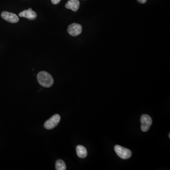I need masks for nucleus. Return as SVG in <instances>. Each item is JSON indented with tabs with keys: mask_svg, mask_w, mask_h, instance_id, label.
I'll use <instances>...</instances> for the list:
<instances>
[{
	"mask_svg": "<svg viewBox=\"0 0 170 170\" xmlns=\"http://www.w3.org/2000/svg\"><path fill=\"white\" fill-rule=\"evenodd\" d=\"M80 3L78 0H70L66 3L65 7L67 9H71L74 12H77L79 9Z\"/></svg>",
	"mask_w": 170,
	"mask_h": 170,
	"instance_id": "6e6552de",
	"label": "nucleus"
},
{
	"mask_svg": "<svg viewBox=\"0 0 170 170\" xmlns=\"http://www.w3.org/2000/svg\"><path fill=\"white\" fill-rule=\"evenodd\" d=\"M76 151L78 156L81 158H84L87 156V149L81 145H78L76 147Z\"/></svg>",
	"mask_w": 170,
	"mask_h": 170,
	"instance_id": "1a4fd4ad",
	"label": "nucleus"
},
{
	"mask_svg": "<svg viewBox=\"0 0 170 170\" xmlns=\"http://www.w3.org/2000/svg\"><path fill=\"white\" fill-rule=\"evenodd\" d=\"M169 138H170V133H169Z\"/></svg>",
	"mask_w": 170,
	"mask_h": 170,
	"instance_id": "ddd939ff",
	"label": "nucleus"
},
{
	"mask_svg": "<svg viewBox=\"0 0 170 170\" xmlns=\"http://www.w3.org/2000/svg\"><path fill=\"white\" fill-rule=\"evenodd\" d=\"M141 129L143 132H147L150 129L152 124V118L148 114H143L140 118Z\"/></svg>",
	"mask_w": 170,
	"mask_h": 170,
	"instance_id": "7ed1b4c3",
	"label": "nucleus"
},
{
	"mask_svg": "<svg viewBox=\"0 0 170 170\" xmlns=\"http://www.w3.org/2000/svg\"><path fill=\"white\" fill-rule=\"evenodd\" d=\"M38 80L42 86L45 88L51 87L54 82L51 75L46 72H41L38 74Z\"/></svg>",
	"mask_w": 170,
	"mask_h": 170,
	"instance_id": "f257e3e1",
	"label": "nucleus"
},
{
	"mask_svg": "<svg viewBox=\"0 0 170 170\" xmlns=\"http://www.w3.org/2000/svg\"><path fill=\"white\" fill-rule=\"evenodd\" d=\"M19 16L26 18L29 20H35L37 18V14L30 8L28 10H25L19 13Z\"/></svg>",
	"mask_w": 170,
	"mask_h": 170,
	"instance_id": "0eeeda50",
	"label": "nucleus"
},
{
	"mask_svg": "<svg viewBox=\"0 0 170 170\" xmlns=\"http://www.w3.org/2000/svg\"><path fill=\"white\" fill-rule=\"evenodd\" d=\"M61 120V117L59 114L53 115L50 119L47 121L44 124V127L47 130H51L58 125Z\"/></svg>",
	"mask_w": 170,
	"mask_h": 170,
	"instance_id": "20e7f679",
	"label": "nucleus"
},
{
	"mask_svg": "<svg viewBox=\"0 0 170 170\" xmlns=\"http://www.w3.org/2000/svg\"><path fill=\"white\" fill-rule=\"evenodd\" d=\"M138 1L139 3H142V4L146 3L147 2V0H138Z\"/></svg>",
	"mask_w": 170,
	"mask_h": 170,
	"instance_id": "f8f14e48",
	"label": "nucleus"
},
{
	"mask_svg": "<svg viewBox=\"0 0 170 170\" xmlns=\"http://www.w3.org/2000/svg\"><path fill=\"white\" fill-rule=\"evenodd\" d=\"M114 150L117 155L123 159H127L132 157V153L131 150L122 146L116 145L114 147Z\"/></svg>",
	"mask_w": 170,
	"mask_h": 170,
	"instance_id": "f03ea898",
	"label": "nucleus"
},
{
	"mask_svg": "<svg viewBox=\"0 0 170 170\" xmlns=\"http://www.w3.org/2000/svg\"><path fill=\"white\" fill-rule=\"evenodd\" d=\"M55 168L57 170H65L66 169V164L62 160H58L56 161Z\"/></svg>",
	"mask_w": 170,
	"mask_h": 170,
	"instance_id": "9d476101",
	"label": "nucleus"
},
{
	"mask_svg": "<svg viewBox=\"0 0 170 170\" xmlns=\"http://www.w3.org/2000/svg\"><path fill=\"white\" fill-rule=\"evenodd\" d=\"M53 4H57L60 2L61 0H51Z\"/></svg>",
	"mask_w": 170,
	"mask_h": 170,
	"instance_id": "9b49d317",
	"label": "nucleus"
},
{
	"mask_svg": "<svg viewBox=\"0 0 170 170\" xmlns=\"http://www.w3.org/2000/svg\"><path fill=\"white\" fill-rule=\"evenodd\" d=\"M82 26L79 24H72L68 27V33L73 37H76V36L80 35L82 32Z\"/></svg>",
	"mask_w": 170,
	"mask_h": 170,
	"instance_id": "39448f33",
	"label": "nucleus"
},
{
	"mask_svg": "<svg viewBox=\"0 0 170 170\" xmlns=\"http://www.w3.org/2000/svg\"><path fill=\"white\" fill-rule=\"evenodd\" d=\"M2 17L6 21L12 23H17L19 20L18 17L12 13L7 12H2Z\"/></svg>",
	"mask_w": 170,
	"mask_h": 170,
	"instance_id": "423d86ee",
	"label": "nucleus"
}]
</instances>
